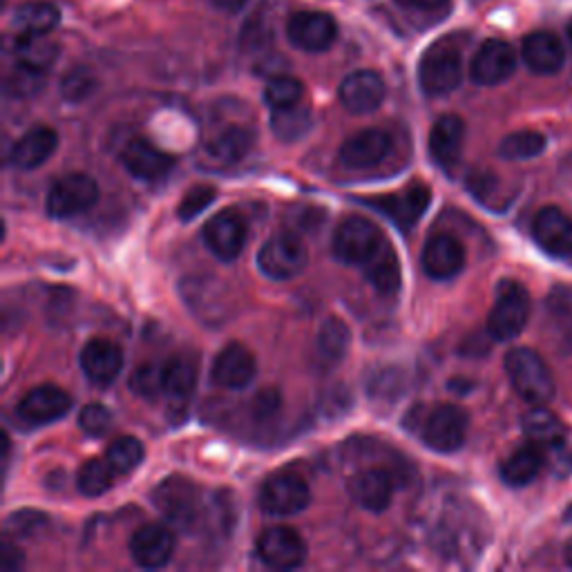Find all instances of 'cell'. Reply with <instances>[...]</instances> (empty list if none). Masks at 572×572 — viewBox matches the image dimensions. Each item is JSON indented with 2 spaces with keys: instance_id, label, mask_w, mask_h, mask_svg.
Returning <instances> with one entry per match:
<instances>
[{
  "instance_id": "1",
  "label": "cell",
  "mask_w": 572,
  "mask_h": 572,
  "mask_svg": "<svg viewBox=\"0 0 572 572\" xmlns=\"http://www.w3.org/2000/svg\"><path fill=\"white\" fill-rule=\"evenodd\" d=\"M468 425V414L457 405H418L405 418L407 432L418 435L427 448L441 454L457 452L465 443Z\"/></svg>"
},
{
  "instance_id": "2",
  "label": "cell",
  "mask_w": 572,
  "mask_h": 572,
  "mask_svg": "<svg viewBox=\"0 0 572 572\" xmlns=\"http://www.w3.org/2000/svg\"><path fill=\"white\" fill-rule=\"evenodd\" d=\"M506 374L515 392L530 405H546L554 398V378L543 358L526 346H517L506 355Z\"/></svg>"
},
{
  "instance_id": "3",
  "label": "cell",
  "mask_w": 572,
  "mask_h": 572,
  "mask_svg": "<svg viewBox=\"0 0 572 572\" xmlns=\"http://www.w3.org/2000/svg\"><path fill=\"white\" fill-rule=\"evenodd\" d=\"M463 58L461 50L448 41L429 47L418 63V84L429 97H446L461 86Z\"/></svg>"
},
{
  "instance_id": "4",
  "label": "cell",
  "mask_w": 572,
  "mask_h": 572,
  "mask_svg": "<svg viewBox=\"0 0 572 572\" xmlns=\"http://www.w3.org/2000/svg\"><path fill=\"white\" fill-rule=\"evenodd\" d=\"M530 296L519 282H501L496 289V302L487 318V333L498 340H515L528 324Z\"/></svg>"
},
{
  "instance_id": "5",
  "label": "cell",
  "mask_w": 572,
  "mask_h": 572,
  "mask_svg": "<svg viewBox=\"0 0 572 572\" xmlns=\"http://www.w3.org/2000/svg\"><path fill=\"white\" fill-rule=\"evenodd\" d=\"M182 296L195 318L208 327H220L231 316L227 284L210 275H193L182 282Z\"/></svg>"
},
{
  "instance_id": "6",
  "label": "cell",
  "mask_w": 572,
  "mask_h": 572,
  "mask_svg": "<svg viewBox=\"0 0 572 572\" xmlns=\"http://www.w3.org/2000/svg\"><path fill=\"white\" fill-rule=\"evenodd\" d=\"M309 483L296 472H275L260 490V508L271 517L298 515L309 506Z\"/></svg>"
},
{
  "instance_id": "7",
  "label": "cell",
  "mask_w": 572,
  "mask_h": 572,
  "mask_svg": "<svg viewBox=\"0 0 572 572\" xmlns=\"http://www.w3.org/2000/svg\"><path fill=\"white\" fill-rule=\"evenodd\" d=\"M307 264V246L296 233H275L257 253V266L271 279H292L300 275Z\"/></svg>"
},
{
  "instance_id": "8",
  "label": "cell",
  "mask_w": 572,
  "mask_h": 572,
  "mask_svg": "<svg viewBox=\"0 0 572 572\" xmlns=\"http://www.w3.org/2000/svg\"><path fill=\"white\" fill-rule=\"evenodd\" d=\"M99 199V186L90 175L72 173L61 177L47 193V212L54 220H69L90 210Z\"/></svg>"
},
{
  "instance_id": "9",
  "label": "cell",
  "mask_w": 572,
  "mask_h": 572,
  "mask_svg": "<svg viewBox=\"0 0 572 572\" xmlns=\"http://www.w3.org/2000/svg\"><path fill=\"white\" fill-rule=\"evenodd\" d=\"M385 235L367 218H346L333 235V253L340 262L363 266L381 246Z\"/></svg>"
},
{
  "instance_id": "10",
  "label": "cell",
  "mask_w": 572,
  "mask_h": 572,
  "mask_svg": "<svg viewBox=\"0 0 572 572\" xmlns=\"http://www.w3.org/2000/svg\"><path fill=\"white\" fill-rule=\"evenodd\" d=\"M246 238H249L246 222L235 210H222L204 227L206 246L222 262L238 260L246 246Z\"/></svg>"
},
{
  "instance_id": "11",
  "label": "cell",
  "mask_w": 572,
  "mask_h": 572,
  "mask_svg": "<svg viewBox=\"0 0 572 572\" xmlns=\"http://www.w3.org/2000/svg\"><path fill=\"white\" fill-rule=\"evenodd\" d=\"M517 69V54L506 41H485L472 58L470 77L476 86H498L508 81Z\"/></svg>"
},
{
  "instance_id": "12",
  "label": "cell",
  "mask_w": 572,
  "mask_h": 572,
  "mask_svg": "<svg viewBox=\"0 0 572 572\" xmlns=\"http://www.w3.org/2000/svg\"><path fill=\"white\" fill-rule=\"evenodd\" d=\"M197 487L184 476L164 479L153 490V506L173 524L188 526L197 517Z\"/></svg>"
},
{
  "instance_id": "13",
  "label": "cell",
  "mask_w": 572,
  "mask_h": 572,
  "mask_svg": "<svg viewBox=\"0 0 572 572\" xmlns=\"http://www.w3.org/2000/svg\"><path fill=\"white\" fill-rule=\"evenodd\" d=\"M257 557L277 570H292L305 563L307 546L302 537L286 526L268 528L257 539Z\"/></svg>"
},
{
  "instance_id": "14",
  "label": "cell",
  "mask_w": 572,
  "mask_h": 572,
  "mask_svg": "<svg viewBox=\"0 0 572 572\" xmlns=\"http://www.w3.org/2000/svg\"><path fill=\"white\" fill-rule=\"evenodd\" d=\"M387 88L383 77L374 69H358L340 84L338 97L342 106L353 114H370L385 101Z\"/></svg>"
},
{
  "instance_id": "15",
  "label": "cell",
  "mask_w": 572,
  "mask_h": 572,
  "mask_svg": "<svg viewBox=\"0 0 572 572\" xmlns=\"http://www.w3.org/2000/svg\"><path fill=\"white\" fill-rule=\"evenodd\" d=\"M392 151V136L385 130L370 128L349 136L340 148V164L351 170L378 166Z\"/></svg>"
},
{
  "instance_id": "16",
  "label": "cell",
  "mask_w": 572,
  "mask_h": 572,
  "mask_svg": "<svg viewBox=\"0 0 572 572\" xmlns=\"http://www.w3.org/2000/svg\"><path fill=\"white\" fill-rule=\"evenodd\" d=\"M255 358L253 353L240 344L233 342L224 346L218 358H215L210 376L212 383L222 389H244L253 383L255 378Z\"/></svg>"
},
{
  "instance_id": "17",
  "label": "cell",
  "mask_w": 572,
  "mask_h": 572,
  "mask_svg": "<svg viewBox=\"0 0 572 572\" xmlns=\"http://www.w3.org/2000/svg\"><path fill=\"white\" fill-rule=\"evenodd\" d=\"M429 201H432V193H429V188L422 184H414L394 195H383L370 204L381 212H385L396 227L407 231L422 218Z\"/></svg>"
},
{
  "instance_id": "18",
  "label": "cell",
  "mask_w": 572,
  "mask_h": 572,
  "mask_svg": "<svg viewBox=\"0 0 572 572\" xmlns=\"http://www.w3.org/2000/svg\"><path fill=\"white\" fill-rule=\"evenodd\" d=\"M286 34H289L292 45L302 52H324L333 45L338 25L329 14L300 12L286 25Z\"/></svg>"
},
{
  "instance_id": "19",
  "label": "cell",
  "mask_w": 572,
  "mask_h": 572,
  "mask_svg": "<svg viewBox=\"0 0 572 572\" xmlns=\"http://www.w3.org/2000/svg\"><path fill=\"white\" fill-rule=\"evenodd\" d=\"M175 552V537L168 528L160 524H148L139 528L130 539V554L136 565L157 570L164 568Z\"/></svg>"
},
{
  "instance_id": "20",
  "label": "cell",
  "mask_w": 572,
  "mask_h": 572,
  "mask_svg": "<svg viewBox=\"0 0 572 572\" xmlns=\"http://www.w3.org/2000/svg\"><path fill=\"white\" fill-rule=\"evenodd\" d=\"M72 407V398L56 385H41L23 396L16 414L28 425H47L63 418Z\"/></svg>"
},
{
  "instance_id": "21",
  "label": "cell",
  "mask_w": 572,
  "mask_h": 572,
  "mask_svg": "<svg viewBox=\"0 0 572 572\" xmlns=\"http://www.w3.org/2000/svg\"><path fill=\"white\" fill-rule=\"evenodd\" d=\"M532 235L546 253L554 257L572 255V220L561 208H541L532 222Z\"/></svg>"
},
{
  "instance_id": "22",
  "label": "cell",
  "mask_w": 572,
  "mask_h": 572,
  "mask_svg": "<svg viewBox=\"0 0 572 572\" xmlns=\"http://www.w3.org/2000/svg\"><path fill=\"white\" fill-rule=\"evenodd\" d=\"M121 160H123L125 170L134 179H141V182L162 179L175 166V157L173 155L160 151L157 146H153V143L146 141V139H132L125 146Z\"/></svg>"
},
{
  "instance_id": "23",
  "label": "cell",
  "mask_w": 572,
  "mask_h": 572,
  "mask_svg": "<svg viewBox=\"0 0 572 572\" xmlns=\"http://www.w3.org/2000/svg\"><path fill=\"white\" fill-rule=\"evenodd\" d=\"M349 496L358 506L370 513H383L392 506L394 498V479L381 468H370L358 472L349 481Z\"/></svg>"
},
{
  "instance_id": "24",
  "label": "cell",
  "mask_w": 572,
  "mask_h": 572,
  "mask_svg": "<svg viewBox=\"0 0 572 572\" xmlns=\"http://www.w3.org/2000/svg\"><path fill=\"white\" fill-rule=\"evenodd\" d=\"M465 266V249L463 244L448 233L429 238L422 249V268L435 279H450L459 275Z\"/></svg>"
},
{
  "instance_id": "25",
  "label": "cell",
  "mask_w": 572,
  "mask_h": 572,
  "mask_svg": "<svg viewBox=\"0 0 572 572\" xmlns=\"http://www.w3.org/2000/svg\"><path fill=\"white\" fill-rule=\"evenodd\" d=\"M81 370L97 385H110L123 370V351L106 338L90 340L81 351Z\"/></svg>"
},
{
  "instance_id": "26",
  "label": "cell",
  "mask_w": 572,
  "mask_h": 572,
  "mask_svg": "<svg viewBox=\"0 0 572 572\" xmlns=\"http://www.w3.org/2000/svg\"><path fill=\"white\" fill-rule=\"evenodd\" d=\"M465 141V123L457 114L441 117L432 132H429V153H432L435 162L443 168H454L463 153Z\"/></svg>"
},
{
  "instance_id": "27",
  "label": "cell",
  "mask_w": 572,
  "mask_h": 572,
  "mask_svg": "<svg viewBox=\"0 0 572 572\" xmlns=\"http://www.w3.org/2000/svg\"><path fill=\"white\" fill-rule=\"evenodd\" d=\"M524 63L535 75H557L565 63V50L557 34L552 32H532L524 38L521 45Z\"/></svg>"
},
{
  "instance_id": "28",
  "label": "cell",
  "mask_w": 572,
  "mask_h": 572,
  "mask_svg": "<svg viewBox=\"0 0 572 572\" xmlns=\"http://www.w3.org/2000/svg\"><path fill=\"white\" fill-rule=\"evenodd\" d=\"M56 146H58V134L47 125H38L28 130L14 143L10 162L21 170H34L54 155Z\"/></svg>"
},
{
  "instance_id": "29",
  "label": "cell",
  "mask_w": 572,
  "mask_h": 572,
  "mask_svg": "<svg viewBox=\"0 0 572 572\" xmlns=\"http://www.w3.org/2000/svg\"><path fill=\"white\" fill-rule=\"evenodd\" d=\"M363 271L374 289L383 296H394L400 286V262L389 240L385 238L376 253L363 264Z\"/></svg>"
},
{
  "instance_id": "30",
  "label": "cell",
  "mask_w": 572,
  "mask_h": 572,
  "mask_svg": "<svg viewBox=\"0 0 572 572\" xmlns=\"http://www.w3.org/2000/svg\"><path fill=\"white\" fill-rule=\"evenodd\" d=\"M524 435L532 446L541 450H557L565 441V429L561 420L543 405H535V409L524 416Z\"/></svg>"
},
{
  "instance_id": "31",
  "label": "cell",
  "mask_w": 572,
  "mask_h": 572,
  "mask_svg": "<svg viewBox=\"0 0 572 572\" xmlns=\"http://www.w3.org/2000/svg\"><path fill=\"white\" fill-rule=\"evenodd\" d=\"M197 385V365L193 358L173 355L164 363V396L175 403H184L190 398Z\"/></svg>"
},
{
  "instance_id": "32",
  "label": "cell",
  "mask_w": 572,
  "mask_h": 572,
  "mask_svg": "<svg viewBox=\"0 0 572 572\" xmlns=\"http://www.w3.org/2000/svg\"><path fill=\"white\" fill-rule=\"evenodd\" d=\"M543 468V452L537 446H526L510 454L501 465V479L513 487H524L537 479Z\"/></svg>"
},
{
  "instance_id": "33",
  "label": "cell",
  "mask_w": 572,
  "mask_h": 572,
  "mask_svg": "<svg viewBox=\"0 0 572 572\" xmlns=\"http://www.w3.org/2000/svg\"><path fill=\"white\" fill-rule=\"evenodd\" d=\"M61 21V12L56 6L45 0H32L23 3L14 14V28L19 34H50Z\"/></svg>"
},
{
  "instance_id": "34",
  "label": "cell",
  "mask_w": 572,
  "mask_h": 572,
  "mask_svg": "<svg viewBox=\"0 0 572 572\" xmlns=\"http://www.w3.org/2000/svg\"><path fill=\"white\" fill-rule=\"evenodd\" d=\"M311 123H314L311 110L307 106H302V101L294 103V106H286V108H277L271 112V128H273L275 136L286 143H294V141L302 139L311 130Z\"/></svg>"
},
{
  "instance_id": "35",
  "label": "cell",
  "mask_w": 572,
  "mask_h": 572,
  "mask_svg": "<svg viewBox=\"0 0 572 572\" xmlns=\"http://www.w3.org/2000/svg\"><path fill=\"white\" fill-rule=\"evenodd\" d=\"M58 56L56 43L47 38V34H19L16 41V58L19 65L45 72Z\"/></svg>"
},
{
  "instance_id": "36",
  "label": "cell",
  "mask_w": 572,
  "mask_h": 572,
  "mask_svg": "<svg viewBox=\"0 0 572 572\" xmlns=\"http://www.w3.org/2000/svg\"><path fill=\"white\" fill-rule=\"evenodd\" d=\"M251 146H253L251 132L246 128H242V125H231V128L222 130L218 136L210 141L208 151H210V155L215 160L227 162V164H235L242 157H246Z\"/></svg>"
},
{
  "instance_id": "37",
  "label": "cell",
  "mask_w": 572,
  "mask_h": 572,
  "mask_svg": "<svg viewBox=\"0 0 572 572\" xmlns=\"http://www.w3.org/2000/svg\"><path fill=\"white\" fill-rule=\"evenodd\" d=\"M351 346V329L340 318H329L318 331V351L329 363H340Z\"/></svg>"
},
{
  "instance_id": "38",
  "label": "cell",
  "mask_w": 572,
  "mask_h": 572,
  "mask_svg": "<svg viewBox=\"0 0 572 572\" xmlns=\"http://www.w3.org/2000/svg\"><path fill=\"white\" fill-rule=\"evenodd\" d=\"M546 151V136L535 130H519L508 134L498 146V155L510 162L535 160Z\"/></svg>"
},
{
  "instance_id": "39",
  "label": "cell",
  "mask_w": 572,
  "mask_h": 572,
  "mask_svg": "<svg viewBox=\"0 0 572 572\" xmlns=\"http://www.w3.org/2000/svg\"><path fill=\"white\" fill-rule=\"evenodd\" d=\"M146 457V450H143V443L134 437H119L117 441L110 443L108 452H106V461L110 463V468L114 470L117 476L121 474H130L132 470H136Z\"/></svg>"
},
{
  "instance_id": "40",
  "label": "cell",
  "mask_w": 572,
  "mask_h": 572,
  "mask_svg": "<svg viewBox=\"0 0 572 572\" xmlns=\"http://www.w3.org/2000/svg\"><path fill=\"white\" fill-rule=\"evenodd\" d=\"M114 470L106 459H92L86 461L77 474V485L84 496H101L112 487Z\"/></svg>"
},
{
  "instance_id": "41",
  "label": "cell",
  "mask_w": 572,
  "mask_h": 572,
  "mask_svg": "<svg viewBox=\"0 0 572 572\" xmlns=\"http://www.w3.org/2000/svg\"><path fill=\"white\" fill-rule=\"evenodd\" d=\"M305 95V86L294 79V77H286V75H277L273 77L266 88H264V101L271 110L277 108H286V106H294L300 103Z\"/></svg>"
},
{
  "instance_id": "42",
  "label": "cell",
  "mask_w": 572,
  "mask_h": 572,
  "mask_svg": "<svg viewBox=\"0 0 572 572\" xmlns=\"http://www.w3.org/2000/svg\"><path fill=\"white\" fill-rule=\"evenodd\" d=\"M130 389L134 396L153 400L160 394H164V365L146 363L132 372L130 376Z\"/></svg>"
},
{
  "instance_id": "43",
  "label": "cell",
  "mask_w": 572,
  "mask_h": 572,
  "mask_svg": "<svg viewBox=\"0 0 572 572\" xmlns=\"http://www.w3.org/2000/svg\"><path fill=\"white\" fill-rule=\"evenodd\" d=\"M79 425H81V429L88 437L99 439V437H103L108 432L110 425H112V411L106 405H101V403L86 405L81 409V414H79Z\"/></svg>"
},
{
  "instance_id": "44",
  "label": "cell",
  "mask_w": 572,
  "mask_h": 572,
  "mask_svg": "<svg viewBox=\"0 0 572 572\" xmlns=\"http://www.w3.org/2000/svg\"><path fill=\"white\" fill-rule=\"evenodd\" d=\"M212 201H215V188H210V186H195V188H190V190L184 195L182 204L177 206L179 220H182V222L195 220L197 215H201Z\"/></svg>"
},
{
  "instance_id": "45",
  "label": "cell",
  "mask_w": 572,
  "mask_h": 572,
  "mask_svg": "<svg viewBox=\"0 0 572 572\" xmlns=\"http://www.w3.org/2000/svg\"><path fill=\"white\" fill-rule=\"evenodd\" d=\"M92 92V77L88 72H69L63 81V97L67 101H81Z\"/></svg>"
},
{
  "instance_id": "46",
  "label": "cell",
  "mask_w": 572,
  "mask_h": 572,
  "mask_svg": "<svg viewBox=\"0 0 572 572\" xmlns=\"http://www.w3.org/2000/svg\"><path fill=\"white\" fill-rule=\"evenodd\" d=\"M43 75H45V72L19 65L16 75L12 77L10 88L14 90V95H34L43 86Z\"/></svg>"
},
{
  "instance_id": "47",
  "label": "cell",
  "mask_w": 572,
  "mask_h": 572,
  "mask_svg": "<svg viewBox=\"0 0 572 572\" xmlns=\"http://www.w3.org/2000/svg\"><path fill=\"white\" fill-rule=\"evenodd\" d=\"M45 524V517L43 515H36V513H21V515H12L10 521H8V530L16 537H28L32 535L34 530H38V526Z\"/></svg>"
},
{
  "instance_id": "48",
  "label": "cell",
  "mask_w": 572,
  "mask_h": 572,
  "mask_svg": "<svg viewBox=\"0 0 572 572\" xmlns=\"http://www.w3.org/2000/svg\"><path fill=\"white\" fill-rule=\"evenodd\" d=\"M279 409V396L277 392H260L253 400V411L257 418H268Z\"/></svg>"
},
{
  "instance_id": "49",
  "label": "cell",
  "mask_w": 572,
  "mask_h": 572,
  "mask_svg": "<svg viewBox=\"0 0 572 572\" xmlns=\"http://www.w3.org/2000/svg\"><path fill=\"white\" fill-rule=\"evenodd\" d=\"M21 563H23L21 550L14 548L10 541H6V546H3V568L6 570H16Z\"/></svg>"
},
{
  "instance_id": "50",
  "label": "cell",
  "mask_w": 572,
  "mask_h": 572,
  "mask_svg": "<svg viewBox=\"0 0 572 572\" xmlns=\"http://www.w3.org/2000/svg\"><path fill=\"white\" fill-rule=\"evenodd\" d=\"M398 3L411 10H439L448 6V0H398Z\"/></svg>"
},
{
  "instance_id": "51",
  "label": "cell",
  "mask_w": 572,
  "mask_h": 572,
  "mask_svg": "<svg viewBox=\"0 0 572 572\" xmlns=\"http://www.w3.org/2000/svg\"><path fill=\"white\" fill-rule=\"evenodd\" d=\"M210 3L218 10H222V12L233 14V12H240L249 3V0H210Z\"/></svg>"
},
{
  "instance_id": "52",
  "label": "cell",
  "mask_w": 572,
  "mask_h": 572,
  "mask_svg": "<svg viewBox=\"0 0 572 572\" xmlns=\"http://www.w3.org/2000/svg\"><path fill=\"white\" fill-rule=\"evenodd\" d=\"M565 559H568V563L572 565V541H570L568 548H565Z\"/></svg>"
},
{
  "instance_id": "53",
  "label": "cell",
  "mask_w": 572,
  "mask_h": 572,
  "mask_svg": "<svg viewBox=\"0 0 572 572\" xmlns=\"http://www.w3.org/2000/svg\"><path fill=\"white\" fill-rule=\"evenodd\" d=\"M568 41H570V45H572V21L568 23Z\"/></svg>"
},
{
  "instance_id": "54",
  "label": "cell",
  "mask_w": 572,
  "mask_h": 572,
  "mask_svg": "<svg viewBox=\"0 0 572 572\" xmlns=\"http://www.w3.org/2000/svg\"><path fill=\"white\" fill-rule=\"evenodd\" d=\"M565 519H568V521H570V524H572V506H570V508H568V513H565Z\"/></svg>"
}]
</instances>
